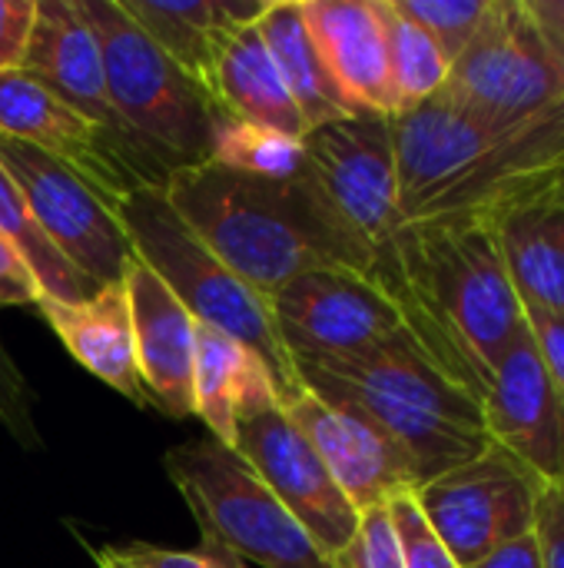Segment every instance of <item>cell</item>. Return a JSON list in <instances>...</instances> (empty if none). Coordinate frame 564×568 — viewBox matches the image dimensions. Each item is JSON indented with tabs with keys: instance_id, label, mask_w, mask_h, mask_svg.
Segmentation results:
<instances>
[{
	"instance_id": "obj_39",
	"label": "cell",
	"mask_w": 564,
	"mask_h": 568,
	"mask_svg": "<svg viewBox=\"0 0 564 568\" xmlns=\"http://www.w3.org/2000/svg\"><path fill=\"white\" fill-rule=\"evenodd\" d=\"M535 27L564 57V0H522Z\"/></svg>"
},
{
	"instance_id": "obj_21",
	"label": "cell",
	"mask_w": 564,
	"mask_h": 568,
	"mask_svg": "<svg viewBox=\"0 0 564 568\" xmlns=\"http://www.w3.org/2000/svg\"><path fill=\"white\" fill-rule=\"evenodd\" d=\"M47 326L57 333V339L66 346V353L100 383L116 389L133 406H150L140 369H136V343H133V323H130V303L123 280L100 286L96 296L83 303H37Z\"/></svg>"
},
{
	"instance_id": "obj_40",
	"label": "cell",
	"mask_w": 564,
	"mask_h": 568,
	"mask_svg": "<svg viewBox=\"0 0 564 568\" xmlns=\"http://www.w3.org/2000/svg\"><path fill=\"white\" fill-rule=\"evenodd\" d=\"M96 568H103V566H96Z\"/></svg>"
},
{
	"instance_id": "obj_18",
	"label": "cell",
	"mask_w": 564,
	"mask_h": 568,
	"mask_svg": "<svg viewBox=\"0 0 564 568\" xmlns=\"http://www.w3.org/2000/svg\"><path fill=\"white\" fill-rule=\"evenodd\" d=\"M23 70L37 77L47 90H53L80 116H86L93 126L130 143L113 110L100 43L80 0H37V20L23 53Z\"/></svg>"
},
{
	"instance_id": "obj_8",
	"label": "cell",
	"mask_w": 564,
	"mask_h": 568,
	"mask_svg": "<svg viewBox=\"0 0 564 568\" xmlns=\"http://www.w3.org/2000/svg\"><path fill=\"white\" fill-rule=\"evenodd\" d=\"M442 90L495 123H519L564 103V57L522 0H499L485 30L452 63Z\"/></svg>"
},
{
	"instance_id": "obj_32",
	"label": "cell",
	"mask_w": 564,
	"mask_h": 568,
	"mask_svg": "<svg viewBox=\"0 0 564 568\" xmlns=\"http://www.w3.org/2000/svg\"><path fill=\"white\" fill-rule=\"evenodd\" d=\"M0 426L23 446L40 449V433L33 419V389L17 369L13 356L0 343Z\"/></svg>"
},
{
	"instance_id": "obj_19",
	"label": "cell",
	"mask_w": 564,
	"mask_h": 568,
	"mask_svg": "<svg viewBox=\"0 0 564 568\" xmlns=\"http://www.w3.org/2000/svg\"><path fill=\"white\" fill-rule=\"evenodd\" d=\"M316 50L352 113L396 116L386 33L376 0H302Z\"/></svg>"
},
{
	"instance_id": "obj_31",
	"label": "cell",
	"mask_w": 564,
	"mask_h": 568,
	"mask_svg": "<svg viewBox=\"0 0 564 568\" xmlns=\"http://www.w3.org/2000/svg\"><path fill=\"white\" fill-rule=\"evenodd\" d=\"M389 516L399 536V549L406 568H462L452 552L445 549V542L432 532V526L425 523L419 503L412 493H399L389 499Z\"/></svg>"
},
{
	"instance_id": "obj_35",
	"label": "cell",
	"mask_w": 564,
	"mask_h": 568,
	"mask_svg": "<svg viewBox=\"0 0 564 568\" xmlns=\"http://www.w3.org/2000/svg\"><path fill=\"white\" fill-rule=\"evenodd\" d=\"M535 536L542 546V566L564 568V486H545L535 509Z\"/></svg>"
},
{
	"instance_id": "obj_25",
	"label": "cell",
	"mask_w": 564,
	"mask_h": 568,
	"mask_svg": "<svg viewBox=\"0 0 564 568\" xmlns=\"http://www.w3.org/2000/svg\"><path fill=\"white\" fill-rule=\"evenodd\" d=\"M256 27L306 120V130H316L352 113L316 50V40L302 13V0H269Z\"/></svg>"
},
{
	"instance_id": "obj_38",
	"label": "cell",
	"mask_w": 564,
	"mask_h": 568,
	"mask_svg": "<svg viewBox=\"0 0 564 568\" xmlns=\"http://www.w3.org/2000/svg\"><path fill=\"white\" fill-rule=\"evenodd\" d=\"M469 568H545L542 566V546L535 529L522 539H512L505 546H499L495 552H489L485 559H479Z\"/></svg>"
},
{
	"instance_id": "obj_28",
	"label": "cell",
	"mask_w": 564,
	"mask_h": 568,
	"mask_svg": "<svg viewBox=\"0 0 564 568\" xmlns=\"http://www.w3.org/2000/svg\"><path fill=\"white\" fill-rule=\"evenodd\" d=\"M209 160L233 166V170H246V173L286 176V173L299 170V163H302V140L223 116L216 126Z\"/></svg>"
},
{
	"instance_id": "obj_20",
	"label": "cell",
	"mask_w": 564,
	"mask_h": 568,
	"mask_svg": "<svg viewBox=\"0 0 564 568\" xmlns=\"http://www.w3.org/2000/svg\"><path fill=\"white\" fill-rule=\"evenodd\" d=\"M489 223L522 310L564 316V183L499 210Z\"/></svg>"
},
{
	"instance_id": "obj_33",
	"label": "cell",
	"mask_w": 564,
	"mask_h": 568,
	"mask_svg": "<svg viewBox=\"0 0 564 568\" xmlns=\"http://www.w3.org/2000/svg\"><path fill=\"white\" fill-rule=\"evenodd\" d=\"M96 566L103 568H243V562L213 552L206 546H199L196 552H173V549H160V546H126V549H100L96 552Z\"/></svg>"
},
{
	"instance_id": "obj_36",
	"label": "cell",
	"mask_w": 564,
	"mask_h": 568,
	"mask_svg": "<svg viewBox=\"0 0 564 568\" xmlns=\"http://www.w3.org/2000/svg\"><path fill=\"white\" fill-rule=\"evenodd\" d=\"M525 326H529V336H532L552 383L558 386L564 399V316H552L542 310H525Z\"/></svg>"
},
{
	"instance_id": "obj_23",
	"label": "cell",
	"mask_w": 564,
	"mask_h": 568,
	"mask_svg": "<svg viewBox=\"0 0 564 568\" xmlns=\"http://www.w3.org/2000/svg\"><path fill=\"white\" fill-rule=\"evenodd\" d=\"M256 23L236 30L223 47L209 97L226 120L306 140V120Z\"/></svg>"
},
{
	"instance_id": "obj_14",
	"label": "cell",
	"mask_w": 564,
	"mask_h": 568,
	"mask_svg": "<svg viewBox=\"0 0 564 568\" xmlns=\"http://www.w3.org/2000/svg\"><path fill=\"white\" fill-rule=\"evenodd\" d=\"M276 333L296 363L349 356L406 329L396 300L362 273L309 270L269 296Z\"/></svg>"
},
{
	"instance_id": "obj_7",
	"label": "cell",
	"mask_w": 564,
	"mask_h": 568,
	"mask_svg": "<svg viewBox=\"0 0 564 568\" xmlns=\"http://www.w3.org/2000/svg\"><path fill=\"white\" fill-rule=\"evenodd\" d=\"M163 466L206 549L259 568H332L263 479L223 443L209 436L183 443L166 453Z\"/></svg>"
},
{
	"instance_id": "obj_16",
	"label": "cell",
	"mask_w": 564,
	"mask_h": 568,
	"mask_svg": "<svg viewBox=\"0 0 564 568\" xmlns=\"http://www.w3.org/2000/svg\"><path fill=\"white\" fill-rule=\"evenodd\" d=\"M482 416L492 446L519 459L545 486H564V399L529 333L495 366Z\"/></svg>"
},
{
	"instance_id": "obj_29",
	"label": "cell",
	"mask_w": 564,
	"mask_h": 568,
	"mask_svg": "<svg viewBox=\"0 0 564 568\" xmlns=\"http://www.w3.org/2000/svg\"><path fill=\"white\" fill-rule=\"evenodd\" d=\"M402 17L422 27L449 63H455L465 47L485 30L499 0H392Z\"/></svg>"
},
{
	"instance_id": "obj_15",
	"label": "cell",
	"mask_w": 564,
	"mask_h": 568,
	"mask_svg": "<svg viewBox=\"0 0 564 568\" xmlns=\"http://www.w3.org/2000/svg\"><path fill=\"white\" fill-rule=\"evenodd\" d=\"M283 409L309 439L332 483L359 516L419 486L409 456L366 413L346 403L319 399L309 389H299V396H293Z\"/></svg>"
},
{
	"instance_id": "obj_4",
	"label": "cell",
	"mask_w": 564,
	"mask_h": 568,
	"mask_svg": "<svg viewBox=\"0 0 564 568\" xmlns=\"http://www.w3.org/2000/svg\"><path fill=\"white\" fill-rule=\"evenodd\" d=\"M296 373L302 389L346 403L386 429L409 456L419 486L492 449L482 399L445 376L409 329L349 356L296 363Z\"/></svg>"
},
{
	"instance_id": "obj_30",
	"label": "cell",
	"mask_w": 564,
	"mask_h": 568,
	"mask_svg": "<svg viewBox=\"0 0 564 568\" xmlns=\"http://www.w3.org/2000/svg\"><path fill=\"white\" fill-rule=\"evenodd\" d=\"M329 562L332 568H406L399 536H396V526L389 516V503L366 509L359 516V529H356L352 542Z\"/></svg>"
},
{
	"instance_id": "obj_37",
	"label": "cell",
	"mask_w": 564,
	"mask_h": 568,
	"mask_svg": "<svg viewBox=\"0 0 564 568\" xmlns=\"http://www.w3.org/2000/svg\"><path fill=\"white\" fill-rule=\"evenodd\" d=\"M40 286L27 270L23 256L0 236V310L3 306H37Z\"/></svg>"
},
{
	"instance_id": "obj_11",
	"label": "cell",
	"mask_w": 564,
	"mask_h": 568,
	"mask_svg": "<svg viewBox=\"0 0 564 568\" xmlns=\"http://www.w3.org/2000/svg\"><path fill=\"white\" fill-rule=\"evenodd\" d=\"M302 166L342 223L379 260L402 226L392 116L349 113L309 130L302 140Z\"/></svg>"
},
{
	"instance_id": "obj_17",
	"label": "cell",
	"mask_w": 564,
	"mask_h": 568,
	"mask_svg": "<svg viewBox=\"0 0 564 568\" xmlns=\"http://www.w3.org/2000/svg\"><path fill=\"white\" fill-rule=\"evenodd\" d=\"M130 303L136 369L150 406L173 419L193 416V369L199 323L170 293V286L140 260L123 273Z\"/></svg>"
},
{
	"instance_id": "obj_5",
	"label": "cell",
	"mask_w": 564,
	"mask_h": 568,
	"mask_svg": "<svg viewBox=\"0 0 564 568\" xmlns=\"http://www.w3.org/2000/svg\"><path fill=\"white\" fill-rule=\"evenodd\" d=\"M116 220L143 266H150L170 293L189 310V316L216 329L246 349H253L269 369L273 389L286 406L299 396V373L276 333L269 300L236 276L170 206L163 183L133 186L116 206Z\"/></svg>"
},
{
	"instance_id": "obj_27",
	"label": "cell",
	"mask_w": 564,
	"mask_h": 568,
	"mask_svg": "<svg viewBox=\"0 0 564 568\" xmlns=\"http://www.w3.org/2000/svg\"><path fill=\"white\" fill-rule=\"evenodd\" d=\"M376 3H379V20H382V33H386L389 77H392L399 113H402V110L435 97L445 87L452 63L445 60L439 43L422 27H416L409 17L399 13V7L392 0H376Z\"/></svg>"
},
{
	"instance_id": "obj_1",
	"label": "cell",
	"mask_w": 564,
	"mask_h": 568,
	"mask_svg": "<svg viewBox=\"0 0 564 568\" xmlns=\"http://www.w3.org/2000/svg\"><path fill=\"white\" fill-rule=\"evenodd\" d=\"M372 280L396 300L409 336L479 399L502 356L529 333L495 230L482 216L402 223Z\"/></svg>"
},
{
	"instance_id": "obj_9",
	"label": "cell",
	"mask_w": 564,
	"mask_h": 568,
	"mask_svg": "<svg viewBox=\"0 0 564 568\" xmlns=\"http://www.w3.org/2000/svg\"><path fill=\"white\" fill-rule=\"evenodd\" d=\"M542 489L545 483L535 473L492 446L475 463L422 483L412 496L452 559L469 568L535 529Z\"/></svg>"
},
{
	"instance_id": "obj_6",
	"label": "cell",
	"mask_w": 564,
	"mask_h": 568,
	"mask_svg": "<svg viewBox=\"0 0 564 568\" xmlns=\"http://www.w3.org/2000/svg\"><path fill=\"white\" fill-rule=\"evenodd\" d=\"M103 57L106 90L130 143L166 180L170 170L209 160L223 113L120 7L80 0Z\"/></svg>"
},
{
	"instance_id": "obj_22",
	"label": "cell",
	"mask_w": 564,
	"mask_h": 568,
	"mask_svg": "<svg viewBox=\"0 0 564 568\" xmlns=\"http://www.w3.org/2000/svg\"><path fill=\"white\" fill-rule=\"evenodd\" d=\"M120 7L209 97L223 47L259 20L269 0H120Z\"/></svg>"
},
{
	"instance_id": "obj_12",
	"label": "cell",
	"mask_w": 564,
	"mask_h": 568,
	"mask_svg": "<svg viewBox=\"0 0 564 568\" xmlns=\"http://www.w3.org/2000/svg\"><path fill=\"white\" fill-rule=\"evenodd\" d=\"M233 453L263 479L326 559L339 556L352 542L359 513L332 483L329 469L276 396L239 416Z\"/></svg>"
},
{
	"instance_id": "obj_2",
	"label": "cell",
	"mask_w": 564,
	"mask_h": 568,
	"mask_svg": "<svg viewBox=\"0 0 564 568\" xmlns=\"http://www.w3.org/2000/svg\"><path fill=\"white\" fill-rule=\"evenodd\" d=\"M163 196L266 300L309 270H376V253L342 223L302 163L286 176H263L203 160L170 170Z\"/></svg>"
},
{
	"instance_id": "obj_13",
	"label": "cell",
	"mask_w": 564,
	"mask_h": 568,
	"mask_svg": "<svg viewBox=\"0 0 564 568\" xmlns=\"http://www.w3.org/2000/svg\"><path fill=\"white\" fill-rule=\"evenodd\" d=\"M0 136L60 160L110 206L140 183H163L130 143L93 126L27 70L0 73Z\"/></svg>"
},
{
	"instance_id": "obj_3",
	"label": "cell",
	"mask_w": 564,
	"mask_h": 568,
	"mask_svg": "<svg viewBox=\"0 0 564 568\" xmlns=\"http://www.w3.org/2000/svg\"><path fill=\"white\" fill-rule=\"evenodd\" d=\"M399 216H482L564 183V103L495 123L455 97H435L392 116Z\"/></svg>"
},
{
	"instance_id": "obj_34",
	"label": "cell",
	"mask_w": 564,
	"mask_h": 568,
	"mask_svg": "<svg viewBox=\"0 0 564 568\" xmlns=\"http://www.w3.org/2000/svg\"><path fill=\"white\" fill-rule=\"evenodd\" d=\"M37 0H0V73L23 70Z\"/></svg>"
},
{
	"instance_id": "obj_24",
	"label": "cell",
	"mask_w": 564,
	"mask_h": 568,
	"mask_svg": "<svg viewBox=\"0 0 564 568\" xmlns=\"http://www.w3.org/2000/svg\"><path fill=\"white\" fill-rule=\"evenodd\" d=\"M269 396H276V389L263 359L243 343L199 326L193 369V416L203 419L209 439L233 449L239 416Z\"/></svg>"
},
{
	"instance_id": "obj_10",
	"label": "cell",
	"mask_w": 564,
	"mask_h": 568,
	"mask_svg": "<svg viewBox=\"0 0 564 568\" xmlns=\"http://www.w3.org/2000/svg\"><path fill=\"white\" fill-rule=\"evenodd\" d=\"M0 166L17 183L47 243L100 286L120 283L136 260L116 210L60 160L0 136Z\"/></svg>"
},
{
	"instance_id": "obj_26",
	"label": "cell",
	"mask_w": 564,
	"mask_h": 568,
	"mask_svg": "<svg viewBox=\"0 0 564 568\" xmlns=\"http://www.w3.org/2000/svg\"><path fill=\"white\" fill-rule=\"evenodd\" d=\"M0 236L23 256L27 270L33 273L37 286H40V300H53V303H83L90 296L100 293V283L83 276L80 270H73L40 233V226L33 223L17 183L10 180V173L0 166Z\"/></svg>"
}]
</instances>
